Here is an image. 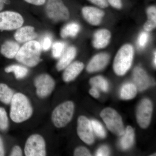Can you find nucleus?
I'll list each match as a JSON object with an SVG mask.
<instances>
[{"label":"nucleus","mask_w":156,"mask_h":156,"mask_svg":"<svg viewBox=\"0 0 156 156\" xmlns=\"http://www.w3.org/2000/svg\"><path fill=\"white\" fill-rule=\"evenodd\" d=\"M65 45L61 42H56L53 44L52 47V54L55 58H59L64 52Z\"/></svg>","instance_id":"28"},{"label":"nucleus","mask_w":156,"mask_h":156,"mask_svg":"<svg viewBox=\"0 0 156 156\" xmlns=\"http://www.w3.org/2000/svg\"><path fill=\"white\" fill-rule=\"evenodd\" d=\"M89 92L90 95L95 98H98L99 97V92H98L97 88H95V87H92L89 90Z\"/></svg>","instance_id":"38"},{"label":"nucleus","mask_w":156,"mask_h":156,"mask_svg":"<svg viewBox=\"0 0 156 156\" xmlns=\"http://www.w3.org/2000/svg\"><path fill=\"white\" fill-rule=\"evenodd\" d=\"M122 135L120 141V146L123 150H126L131 148L134 143V134L133 128L131 126H128Z\"/></svg>","instance_id":"20"},{"label":"nucleus","mask_w":156,"mask_h":156,"mask_svg":"<svg viewBox=\"0 0 156 156\" xmlns=\"http://www.w3.org/2000/svg\"><path fill=\"white\" fill-rule=\"evenodd\" d=\"M37 37L34 27L31 26L21 27L17 29L14 34L15 41L18 43L24 44L33 41Z\"/></svg>","instance_id":"13"},{"label":"nucleus","mask_w":156,"mask_h":156,"mask_svg":"<svg viewBox=\"0 0 156 156\" xmlns=\"http://www.w3.org/2000/svg\"><path fill=\"white\" fill-rule=\"evenodd\" d=\"M46 2V14L52 21H65L69 18V10L62 0H47Z\"/></svg>","instance_id":"6"},{"label":"nucleus","mask_w":156,"mask_h":156,"mask_svg":"<svg viewBox=\"0 0 156 156\" xmlns=\"http://www.w3.org/2000/svg\"><path fill=\"white\" fill-rule=\"evenodd\" d=\"M133 80L134 85L139 91L147 89L151 85V81L147 74L141 68L137 67L133 72Z\"/></svg>","instance_id":"14"},{"label":"nucleus","mask_w":156,"mask_h":156,"mask_svg":"<svg viewBox=\"0 0 156 156\" xmlns=\"http://www.w3.org/2000/svg\"><path fill=\"white\" fill-rule=\"evenodd\" d=\"M8 0H0V11H2L5 5L8 3Z\"/></svg>","instance_id":"40"},{"label":"nucleus","mask_w":156,"mask_h":156,"mask_svg":"<svg viewBox=\"0 0 156 156\" xmlns=\"http://www.w3.org/2000/svg\"><path fill=\"white\" fill-rule=\"evenodd\" d=\"M5 72L7 73H14L15 78L17 80L23 79L27 75L28 69L27 68L20 65H11L5 68Z\"/></svg>","instance_id":"23"},{"label":"nucleus","mask_w":156,"mask_h":156,"mask_svg":"<svg viewBox=\"0 0 156 156\" xmlns=\"http://www.w3.org/2000/svg\"><path fill=\"white\" fill-rule=\"evenodd\" d=\"M14 94V91L8 85L0 83V101L5 104H9Z\"/></svg>","instance_id":"25"},{"label":"nucleus","mask_w":156,"mask_h":156,"mask_svg":"<svg viewBox=\"0 0 156 156\" xmlns=\"http://www.w3.org/2000/svg\"><path fill=\"white\" fill-rule=\"evenodd\" d=\"M5 155V148L4 144L2 137L0 136V156H4Z\"/></svg>","instance_id":"39"},{"label":"nucleus","mask_w":156,"mask_h":156,"mask_svg":"<svg viewBox=\"0 0 156 156\" xmlns=\"http://www.w3.org/2000/svg\"><path fill=\"white\" fill-rule=\"evenodd\" d=\"M42 49L41 43L35 40L24 43L15 56L20 63L27 67L37 66L41 61Z\"/></svg>","instance_id":"2"},{"label":"nucleus","mask_w":156,"mask_h":156,"mask_svg":"<svg viewBox=\"0 0 156 156\" xmlns=\"http://www.w3.org/2000/svg\"><path fill=\"white\" fill-rule=\"evenodd\" d=\"M134 55V48L131 45H123L115 57L113 69L118 76H123L131 67Z\"/></svg>","instance_id":"3"},{"label":"nucleus","mask_w":156,"mask_h":156,"mask_svg":"<svg viewBox=\"0 0 156 156\" xmlns=\"http://www.w3.org/2000/svg\"><path fill=\"white\" fill-rule=\"evenodd\" d=\"M83 63L80 61H75L71 63L65 69L62 75V79L66 83H69L74 80L83 69Z\"/></svg>","instance_id":"15"},{"label":"nucleus","mask_w":156,"mask_h":156,"mask_svg":"<svg viewBox=\"0 0 156 156\" xmlns=\"http://www.w3.org/2000/svg\"><path fill=\"white\" fill-rule=\"evenodd\" d=\"M137 93V88L134 84L126 83L123 85L120 92L121 98L125 100H129L134 98Z\"/></svg>","instance_id":"24"},{"label":"nucleus","mask_w":156,"mask_h":156,"mask_svg":"<svg viewBox=\"0 0 156 156\" xmlns=\"http://www.w3.org/2000/svg\"><path fill=\"white\" fill-rule=\"evenodd\" d=\"M80 29V26L78 23H70L65 26L61 30L60 35L62 38H66L68 37H74L78 34Z\"/></svg>","instance_id":"22"},{"label":"nucleus","mask_w":156,"mask_h":156,"mask_svg":"<svg viewBox=\"0 0 156 156\" xmlns=\"http://www.w3.org/2000/svg\"><path fill=\"white\" fill-rule=\"evenodd\" d=\"M147 13L148 19L144 26V30L150 32L155 28L156 27V8L155 6L149 7Z\"/></svg>","instance_id":"21"},{"label":"nucleus","mask_w":156,"mask_h":156,"mask_svg":"<svg viewBox=\"0 0 156 156\" xmlns=\"http://www.w3.org/2000/svg\"><path fill=\"white\" fill-rule=\"evenodd\" d=\"M24 154L26 156L47 155L46 141L40 134H35L29 136L24 145Z\"/></svg>","instance_id":"7"},{"label":"nucleus","mask_w":156,"mask_h":156,"mask_svg":"<svg viewBox=\"0 0 156 156\" xmlns=\"http://www.w3.org/2000/svg\"><path fill=\"white\" fill-rule=\"evenodd\" d=\"M152 112L153 105L151 100L147 98L142 100L138 105L136 113L137 123L141 128H146L148 127Z\"/></svg>","instance_id":"10"},{"label":"nucleus","mask_w":156,"mask_h":156,"mask_svg":"<svg viewBox=\"0 0 156 156\" xmlns=\"http://www.w3.org/2000/svg\"><path fill=\"white\" fill-rule=\"evenodd\" d=\"M9 120L5 109L0 107V130L5 131L9 128Z\"/></svg>","instance_id":"29"},{"label":"nucleus","mask_w":156,"mask_h":156,"mask_svg":"<svg viewBox=\"0 0 156 156\" xmlns=\"http://www.w3.org/2000/svg\"><path fill=\"white\" fill-rule=\"evenodd\" d=\"M74 155L75 156H90L91 154L87 148L84 147H79L76 148L74 152Z\"/></svg>","instance_id":"32"},{"label":"nucleus","mask_w":156,"mask_h":156,"mask_svg":"<svg viewBox=\"0 0 156 156\" xmlns=\"http://www.w3.org/2000/svg\"><path fill=\"white\" fill-rule=\"evenodd\" d=\"M52 44V40L51 37L49 35L46 36L42 40L41 44L42 50L48 51L51 48Z\"/></svg>","instance_id":"31"},{"label":"nucleus","mask_w":156,"mask_h":156,"mask_svg":"<svg viewBox=\"0 0 156 156\" xmlns=\"http://www.w3.org/2000/svg\"><path fill=\"white\" fill-rule=\"evenodd\" d=\"M77 132L78 136L81 140L88 144H91L94 142L91 122L87 117L80 116L77 120Z\"/></svg>","instance_id":"11"},{"label":"nucleus","mask_w":156,"mask_h":156,"mask_svg":"<svg viewBox=\"0 0 156 156\" xmlns=\"http://www.w3.org/2000/svg\"><path fill=\"white\" fill-rule=\"evenodd\" d=\"M89 83L92 87L98 88L104 92H106L108 90V83L101 76H96L91 78L89 80Z\"/></svg>","instance_id":"26"},{"label":"nucleus","mask_w":156,"mask_h":156,"mask_svg":"<svg viewBox=\"0 0 156 156\" xmlns=\"http://www.w3.org/2000/svg\"><path fill=\"white\" fill-rule=\"evenodd\" d=\"M88 1L102 9L107 8L108 6V3L107 0H88Z\"/></svg>","instance_id":"34"},{"label":"nucleus","mask_w":156,"mask_h":156,"mask_svg":"<svg viewBox=\"0 0 156 156\" xmlns=\"http://www.w3.org/2000/svg\"><path fill=\"white\" fill-rule=\"evenodd\" d=\"M76 49L74 47H69L62 53L56 64V68L58 71L64 69L75 58Z\"/></svg>","instance_id":"18"},{"label":"nucleus","mask_w":156,"mask_h":156,"mask_svg":"<svg viewBox=\"0 0 156 156\" xmlns=\"http://www.w3.org/2000/svg\"><path fill=\"white\" fill-rule=\"evenodd\" d=\"M10 117L16 123H21L30 119L33 108L26 95L20 92L15 93L11 102Z\"/></svg>","instance_id":"1"},{"label":"nucleus","mask_w":156,"mask_h":156,"mask_svg":"<svg viewBox=\"0 0 156 156\" xmlns=\"http://www.w3.org/2000/svg\"><path fill=\"white\" fill-rule=\"evenodd\" d=\"M109 149L106 146H102L99 148L96 152V156H107L109 155Z\"/></svg>","instance_id":"33"},{"label":"nucleus","mask_w":156,"mask_h":156,"mask_svg":"<svg viewBox=\"0 0 156 156\" xmlns=\"http://www.w3.org/2000/svg\"><path fill=\"white\" fill-rule=\"evenodd\" d=\"M20 48V47L17 42L7 41L1 46L0 52L6 58L11 59L15 58Z\"/></svg>","instance_id":"19"},{"label":"nucleus","mask_w":156,"mask_h":156,"mask_svg":"<svg viewBox=\"0 0 156 156\" xmlns=\"http://www.w3.org/2000/svg\"><path fill=\"white\" fill-rule=\"evenodd\" d=\"M148 34L147 32H143L140 35L137 41V44L139 48H144L147 44L148 40Z\"/></svg>","instance_id":"30"},{"label":"nucleus","mask_w":156,"mask_h":156,"mask_svg":"<svg viewBox=\"0 0 156 156\" xmlns=\"http://www.w3.org/2000/svg\"><path fill=\"white\" fill-rule=\"evenodd\" d=\"M24 23L22 15L13 11L0 12V30H13L21 27Z\"/></svg>","instance_id":"9"},{"label":"nucleus","mask_w":156,"mask_h":156,"mask_svg":"<svg viewBox=\"0 0 156 156\" xmlns=\"http://www.w3.org/2000/svg\"><path fill=\"white\" fill-rule=\"evenodd\" d=\"M111 34L107 29H101L94 34L92 44L94 48L100 49L105 48L109 43Z\"/></svg>","instance_id":"17"},{"label":"nucleus","mask_w":156,"mask_h":156,"mask_svg":"<svg viewBox=\"0 0 156 156\" xmlns=\"http://www.w3.org/2000/svg\"><path fill=\"white\" fill-rule=\"evenodd\" d=\"M110 5L116 9H120L122 8V0H107Z\"/></svg>","instance_id":"36"},{"label":"nucleus","mask_w":156,"mask_h":156,"mask_svg":"<svg viewBox=\"0 0 156 156\" xmlns=\"http://www.w3.org/2000/svg\"><path fill=\"white\" fill-rule=\"evenodd\" d=\"M37 95L41 98H45L51 95L55 88L56 83L53 78L47 73H42L37 76L34 80Z\"/></svg>","instance_id":"8"},{"label":"nucleus","mask_w":156,"mask_h":156,"mask_svg":"<svg viewBox=\"0 0 156 156\" xmlns=\"http://www.w3.org/2000/svg\"><path fill=\"white\" fill-rule=\"evenodd\" d=\"M100 116L108 130L118 136L124 134V126L122 117L114 109L106 108L100 113Z\"/></svg>","instance_id":"5"},{"label":"nucleus","mask_w":156,"mask_h":156,"mask_svg":"<svg viewBox=\"0 0 156 156\" xmlns=\"http://www.w3.org/2000/svg\"><path fill=\"white\" fill-rule=\"evenodd\" d=\"M10 155L11 156H23L22 150L20 147L18 145L14 146L11 150Z\"/></svg>","instance_id":"35"},{"label":"nucleus","mask_w":156,"mask_h":156,"mask_svg":"<svg viewBox=\"0 0 156 156\" xmlns=\"http://www.w3.org/2000/svg\"><path fill=\"white\" fill-rule=\"evenodd\" d=\"M26 2L35 6H42L46 3V0H23Z\"/></svg>","instance_id":"37"},{"label":"nucleus","mask_w":156,"mask_h":156,"mask_svg":"<svg viewBox=\"0 0 156 156\" xmlns=\"http://www.w3.org/2000/svg\"><path fill=\"white\" fill-rule=\"evenodd\" d=\"M156 51H155L154 53V66L155 67H156Z\"/></svg>","instance_id":"41"},{"label":"nucleus","mask_w":156,"mask_h":156,"mask_svg":"<svg viewBox=\"0 0 156 156\" xmlns=\"http://www.w3.org/2000/svg\"><path fill=\"white\" fill-rule=\"evenodd\" d=\"M82 14L84 18L92 25H99L105 16L102 10L91 6H86L82 9Z\"/></svg>","instance_id":"12"},{"label":"nucleus","mask_w":156,"mask_h":156,"mask_svg":"<svg viewBox=\"0 0 156 156\" xmlns=\"http://www.w3.org/2000/svg\"><path fill=\"white\" fill-rule=\"evenodd\" d=\"M72 101H65L55 108L51 115V121L56 128H64L71 121L74 112Z\"/></svg>","instance_id":"4"},{"label":"nucleus","mask_w":156,"mask_h":156,"mask_svg":"<svg viewBox=\"0 0 156 156\" xmlns=\"http://www.w3.org/2000/svg\"><path fill=\"white\" fill-rule=\"evenodd\" d=\"M109 56L106 53H101L95 55L87 66V71L95 72L103 69L108 64Z\"/></svg>","instance_id":"16"},{"label":"nucleus","mask_w":156,"mask_h":156,"mask_svg":"<svg viewBox=\"0 0 156 156\" xmlns=\"http://www.w3.org/2000/svg\"><path fill=\"white\" fill-rule=\"evenodd\" d=\"M92 130L96 135L101 138H104L106 136V131L100 122L95 120H92L91 121Z\"/></svg>","instance_id":"27"}]
</instances>
